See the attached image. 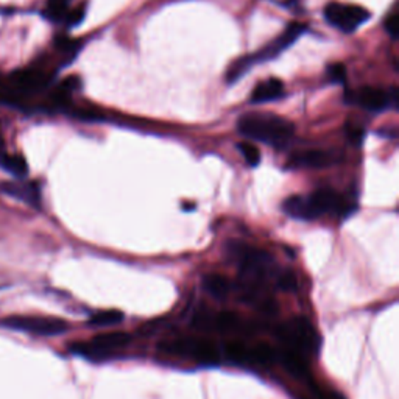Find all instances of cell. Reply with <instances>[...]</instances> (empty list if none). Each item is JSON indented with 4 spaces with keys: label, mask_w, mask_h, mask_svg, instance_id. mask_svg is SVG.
<instances>
[{
    "label": "cell",
    "mask_w": 399,
    "mask_h": 399,
    "mask_svg": "<svg viewBox=\"0 0 399 399\" xmlns=\"http://www.w3.org/2000/svg\"><path fill=\"white\" fill-rule=\"evenodd\" d=\"M226 253L238 264L247 290H255L256 284L262 282L273 270L275 260L270 255L243 242L231 240L226 245Z\"/></svg>",
    "instance_id": "cell-2"
},
{
    "label": "cell",
    "mask_w": 399,
    "mask_h": 399,
    "mask_svg": "<svg viewBox=\"0 0 399 399\" xmlns=\"http://www.w3.org/2000/svg\"><path fill=\"white\" fill-rule=\"evenodd\" d=\"M239 323H240V319H239L238 314L226 311V312H220V314L214 315L213 326L216 329H218L220 332H230V331L238 328Z\"/></svg>",
    "instance_id": "cell-20"
},
{
    "label": "cell",
    "mask_w": 399,
    "mask_h": 399,
    "mask_svg": "<svg viewBox=\"0 0 399 399\" xmlns=\"http://www.w3.org/2000/svg\"><path fill=\"white\" fill-rule=\"evenodd\" d=\"M0 192L14 200L26 203L28 206H33V208L41 206V191L36 183L5 181L0 184Z\"/></svg>",
    "instance_id": "cell-7"
},
{
    "label": "cell",
    "mask_w": 399,
    "mask_h": 399,
    "mask_svg": "<svg viewBox=\"0 0 399 399\" xmlns=\"http://www.w3.org/2000/svg\"><path fill=\"white\" fill-rule=\"evenodd\" d=\"M0 167L16 178H23L28 174L27 161L19 156V154H10L2 151L0 153Z\"/></svg>",
    "instance_id": "cell-17"
},
{
    "label": "cell",
    "mask_w": 399,
    "mask_h": 399,
    "mask_svg": "<svg viewBox=\"0 0 399 399\" xmlns=\"http://www.w3.org/2000/svg\"><path fill=\"white\" fill-rule=\"evenodd\" d=\"M47 75L39 70L26 69L13 73V81L22 89H39L47 85Z\"/></svg>",
    "instance_id": "cell-16"
},
{
    "label": "cell",
    "mask_w": 399,
    "mask_h": 399,
    "mask_svg": "<svg viewBox=\"0 0 399 399\" xmlns=\"http://www.w3.org/2000/svg\"><path fill=\"white\" fill-rule=\"evenodd\" d=\"M284 213L290 216L292 218L297 220H315L312 216L311 205H309V198L303 197V195H292L282 205Z\"/></svg>",
    "instance_id": "cell-13"
},
{
    "label": "cell",
    "mask_w": 399,
    "mask_h": 399,
    "mask_svg": "<svg viewBox=\"0 0 399 399\" xmlns=\"http://www.w3.org/2000/svg\"><path fill=\"white\" fill-rule=\"evenodd\" d=\"M357 102H359L361 107L365 110L371 112H381L388 108L390 95L388 92L378 87H363L362 91L357 94Z\"/></svg>",
    "instance_id": "cell-10"
},
{
    "label": "cell",
    "mask_w": 399,
    "mask_h": 399,
    "mask_svg": "<svg viewBox=\"0 0 399 399\" xmlns=\"http://www.w3.org/2000/svg\"><path fill=\"white\" fill-rule=\"evenodd\" d=\"M284 94V85L278 78H267L256 85L253 94H251V102L253 103H265L272 100H278Z\"/></svg>",
    "instance_id": "cell-11"
},
{
    "label": "cell",
    "mask_w": 399,
    "mask_h": 399,
    "mask_svg": "<svg viewBox=\"0 0 399 399\" xmlns=\"http://www.w3.org/2000/svg\"><path fill=\"white\" fill-rule=\"evenodd\" d=\"M68 11V0H47L44 14L52 21H61Z\"/></svg>",
    "instance_id": "cell-23"
},
{
    "label": "cell",
    "mask_w": 399,
    "mask_h": 399,
    "mask_svg": "<svg viewBox=\"0 0 399 399\" xmlns=\"http://www.w3.org/2000/svg\"><path fill=\"white\" fill-rule=\"evenodd\" d=\"M307 198L309 203H311L315 220L324 214L334 217H348L356 209V205L345 200L339 192L332 189H319L314 193L307 195Z\"/></svg>",
    "instance_id": "cell-6"
},
{
    "label": "cell",
    "mask_w": 399,
    "mask_h": 399,
    "mask_svg": "<svg viewBox=\"0 0 399 399\" xmlns=\"http://www.w3.org/2000/svg\"><path fill=\"white\" fill-rule=\"evenodd\" d=\"M256 64L255 61V56L253 55H248V56H243V58L235 60L230 68L226 70V83L228 85H234L238 83V81L245 75V73L251 69V66Z\"/></svg>",
    "instance_id": "cell-18"
},
{
    "label": "cell",
    "mask_w": 399,
    "mask_h": 399,
    "mask_svg": "<svg viewBox=\"0 0 399 399\" xmlns=\"http://www.w3.org/2000/svg\"><path fill=\"white\" fill-rule=\"evenodd\" d=\"M278 287L284 292H295L298 287V281L297 276L290 270H284L282 273H280L278 276Z\"/></svg>",
    "instance_id": "cell-25"
},
{
    "label": "cell",
    "mask_w": 399,
    "mask_h": 399,
    "mask_svg": "<svg viewBox=\"0 0 399 399\" xmlns=\"http://www.w3.org/2000/svg\"><path fill=\"white\" fill-rule=\"evenodd\" d=\"M226 354L230 359L238 363H247L251 362V351L250 348H247L240 341H231L230 345L226 346Z\"/></svg>",
    "instance_id": "cell-22"
},
{
    "label": "cell",
    "mask_w": 399,
    "mask_h": 399,
    "mask_svg": "<svg viewBox=\"0 0 399 399\" xmlns=\"http://www.w3.org/2000/svg\"><path fill=\"white\" fill-rule=\"evenodd\" d=\"M385 31L392 39H398V36H399V16L396 13L390 16V18L385 21Z\"/></svg>",
    "instance_id": "cell-28"
},
{
    "label": "cell",
    "mask_w": 399,
    "mask_h": 399,
    "mask_svg": "<svg viewBox=\"0 0 399 399\" xmlns=\"http://www.w3.org/2000/svg\"><path fill=\"white\" fill-rule=\"evenodd\" d=\"M78 86H80V80L77 77H69V78H66V80L63 81L60 89H61V91L69 94V91H73V89H78Z\"/></svg>",
    "instance_id": "cell-30"
},
{
    "label": "cell",
    "mask_w": 399,
    "mask_h": 399,
    "mask_svg": "<svg viewBox=\"0 0 399 399\" xmlns=\"http://www.w3.org/2000/svg\"><path fill=\"white\" fill-rule=\"evenodd\" d=\"M85 16H86V4L83 2V4H80L72 13H69V16H68L69 27H77L78 23H81V21L85 19Z\"/></svg>",
    "instance_id": "cell-27"
},
{
    "label": "cell",
    "mask_w": 399,
    "mask_h": 399,
    "mask_svg": "<svg viewBox=\"0 0 399 399\" xmlns=\"http://www.w3.org/2000/svg\"><path fill=\"white\" fill-rule=\"evenodd\" d=\"M336 162L334 153L326 150H306L295 153L289 161L292 169H324Z\"/></svg>",
    "instance_id": "cell-9"
},
{
    "label": "cell",
    "mask_w": 399,
    "mask_h": 399,
    "mask_svg": "<svg viewBox=\"0 0 399 399\" xmlns=\"http://www.w3.org/2000/svg\"><path fill=\"white\" fill-rule=\"evenodd\" d=\"M238 149L239 151L242 153V156L245 158L247 161V164L250 167H257L259 166V162H260V151L256 149V147L253 144H250V142H240L238 145Z\"/></svg>",
    "instance_id": "cell-24"
},
{
    "label": "cell",
    "mask_w": 399,
    "mask_h": 399,
    "mask_svg": "<svg viewBox=\"0 0 399 399\" xmlns=\"http://www.w3.org/2000/svg\"><path fill=\"white\" fill-rule=\"evenodd\" d=\"M280 361L284 368H286V371L290 373L293 378L299 381H311V373H309L307 363L301 354L295 353L293 349H287V351L281 353Z\"/></svg>",
    "instance_id": "cell-12"
},
{
    "label": "cell",
    "mask_w": 399,
    "mask_h": 399,
    "mask_svg": "<svg viewBox=\"0 0 399 399\" xmlns=\"http://www.w3.org/2000/svg\"><path fill=\"white\" fill-rule=\"evenodd\" d=\"M0 324L8 329L35 334V336L43 337L61 336L69 329L66 321L53 319V316H8V319L0 321Z\"/></svg>",
    "instance_id": "cell-4"
},
{
    "label": "cell",
    "mask_w": 399,
    "mask_h": 399,
    "mask_svg": "<svg viewBox=\"0 0 399 399\" xmlns=\"http://www.w3.org/2000/svg\"><path fill=\"white\" fill-rule=\"evenodd\" d=\"M346 136H348V139L351 141L353 144H356V145H361L362 142H363V136H365V132L362 128H359V127H349L348 125V128H346Z\"/></svg>",
    "instance_id": "cell-29"
},
{
    "label": "cell",
    "mask_w": 399,
    "mask_h": 399,
    "mask_svg": "<svg viewBox=\"0 0 399 399\" xmlns=\"http://www.w3.org/2000/svg\"><path fill=\"white\" fill-rule=\"evenodd\" d=\"M238 129L242 136L251 141L264 142L272 147H284L290 139L295 128L290 120L273 112H248L238 120Z\"/></svg>",
    "instance_id": "cell-1"
},
{
    "label": "cell",
    "mask_w": 399,
    "mask_h": 399,
    "mask_svg": "<svg viewBox=\"0 0 399 399\" xmlns=\"http://www.w3.org/2000/svg\"><path fill=\"white\" fill-rule=\"evenodd\" d=\"M218 349L213 344V341L205 340V339H193V348L191 359H195L200 363L213 365L218 362Z\"/></svg>",
    "instance_id": "cell-14"
},
{
    "label": "cell",
    "mask_w": 399,
    "mask_h": 399,
    "mask_svg": "<svg viewBox=\"0 0 399 399\" xmlns=\"http://www.w3.org/2000/svg\"><path fill=\"white\" fill-rule=\"evenodd\" d=\"M304 30H306V27L303 26V23H297V22L292 23V26L284 31V33L275 41V43L262 48V50H260L257 55H253L255 61L260 63V61H267V60L275 58V56H278L282 50H286L287 47H290L293 43H295V41L304 33Z\"/></svg>",
    "instance_id": "cell-8"
},
{
    "label": "cell",
    "mask_w": 399,
    "mask_h": 399,
    "mask_svg": "<svg viewBox=\"0 0 399 399\" xmlns=\"http://www.w3.org/2000/svg\"><path fill=\"white\" fill-rule=\"evenodd\" d=\"M324 18L332 27L345 31V33H351L370 19V13L359 5L331 2L324 6Z\"/></svg>",
    "instance_id": "cell-5"
},
{
    "label": "cell",
    "mask_w": 399,
    "mask_h": 399,
    "mask_svg": "<svg viewBox=\"0 0 399 399\" xmlns=\"http://www.w3.org/2000/svg\"><path fill=\"white\" fill-rule=\"evenodd\" d=\"M5 151V144H4V139H2V134H0V153Z\"/></svg>",
    "instance_id": "cell-31"
},
{
    "label": "cell",
    "mask_w": 399,
    "mask_h": 399,
    "mask_svg": "<svg viewBox=\"0 0 399 399\" xmlns=\"http://www.w3.org/2000/svg\"><path fill=\"white\" fill-rule=\"evenodd\" d=\"M203 289H205L211 297L217 299H225L231 290V284L223 275L209 273L203 276Z\"/></svg>",
    "instance_id": "cell-15"
},
{
    "label": "cell",
    "mask_w": 399,
    "mask_h": 399,
    "mask_svg": "<svg viewBox=\"0 0 399 399\" xmlns=\"http://www.w3.org/2000/svg\"><path fill=\"white\" fill-rule=\"evenodd\" d=\"M278 336L301 356H316L320 351L321 339L319 332L304 316H293L292 320L281 324Z\"/></svg>",
    "instance_id": "cell-3"
},
{
    "label": "cell",
    "mask_w": 399,
    "mask_h": 399,
    "mask_svg": "<svg viewBox=\"0 0 399 399\" xmlns=\"http://www.w3.org/2000/svg\"><path fill=\"white\" fill-rule=\"evenodd\" d=\"M124 320V314L116 309H110V311H102L94 314L91 319H89V324L95 328H108L114 326V324H119Z\"/></svg>",
    "instance_id": "cell-19"
},
{
    "label": "cell",
    "mask_w": 399,
    "mask_h": 399,
    "mask_svg": "<svg viewBox=\"0 0 399 399\" xmlns=\"http://www.w3.org/2000/svg\"><path fill=\"white\" fill-rule=\"evenodd\" d=\"M251 351V362H257L260 365H270L276 359V351L268 344H257Z\"/></svg>",
    "instance_id": "cell-21"
},
{
    "label": "cell",
    "mask_w": 399,
    "mask_h": 399,
    "mask_svg": "<svg viewBox=\"0 0 399 399\" xmlns=\"http://www.w3.org/2000/svg\"><path fill=\"white\" fill-rule=\"evenodd\" d=\"M328 77L332 83H344L346 80V68L344 64H332L328 68Z\"/></svg>",
    "instance_id": "cell-26"
}]
</instances>
